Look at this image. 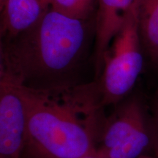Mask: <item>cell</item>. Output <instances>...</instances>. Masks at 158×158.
Returning <instances> with one entry per match:
<instances>
[{"label": "cell", "mask_w": 158, "mask_h": 158, "mask_svg": "<svg viewBox=\"0 0 158 158\" xmlns=\"http://www.w3.org/2000/svg\"><path fill=\"white\" fill-rule=\"evenodd\" d=\"M23 84L0 73V158H23L27 114Z\"/></svg>", "instance_id": "5b68a950"}, {"label": "cell", "mask_w": 158, "mask_h": 158, "mask_svg": "<svg viewBox=\"0 0 158 158\" xmlns=\"http://www.w3.org/2000/svg\"><path fill=\"white\" fill-rule=\"evenodd\" d=\"M142 48L135 0L105 58L99 82L102 106L118 104L133 87L143 66Z\"/></svg>", "instance_id": "3957f363"}, {"label": "cell", "mask_w": 158, "mask_h": 158, "mask_svg": "<svg viewBox=\"0 0 158 158\" xmlns=\"http://www.w3.org/2000/svg\"><path fill=\"white\" fill-rule=\"evenodd\" d=\"M98 0H51V8L79 20L93 19Z\"/></svg>", "instance_id": "9c48e42d"}, {"label": "cell", "mask_w": 158, "mask_h": 158, "mask_svg": "<svg viewBox=\"0 0 158 158\" xmlns=\"http://www.w3.org/2000/svg\"><path fill=\"white\" fill-rule=\"evenodd\" d=\"M154 138L143 106L130 99L106 118L95 150L106 158H147Z\"/></svg>", "instance_id": "277c9868"}, {"label": "cell", "mask_w": 158, "mask_h": 158, "mask_svg": "<svg viewBox=\"0 0 158 158\" xmlns=\"http://www.w3.org/2000/svg\"><path fill=\"white\" fill-rule=\"evenodd\" d=\"M157 129H158V127H157ZM157 135H155V136H157V137H156V139H157V141H156V142H157V154H158V130H157ZM158 158V157H157Z\"/></svg>", "instance_id": "7c38bea8"}, {"label": "cell", "mask_w": 158, "mask_h": 158, "mask_svg": "<svg viewBox=\"0 0 158 158\" xmlns=\"http://www.w3.org/2000/svg\"><path fill=\"white\" fill-rule=\"evenodd\" d=\"M27 130L23 158H81L96 149L106 118L99 83L23 84Z\"/></svg>", "instance_id": "6da1fadb"}, {"label": "cell", "mask_w": 158, "mask_h": 158, "mask_svg": "<svg viewBox=\"0 0 158 158\" xmlns=\"http://www.w3.org/2000/svg\"><path fill=\"white\" fill-rule=\"evenodd\" d=\"M135 0H98L96 10L94 64L97 76L102 73L110 44Z\"/></svg>", "instance_id": "8992f818"}, {"label": "cell", "mask_w": 158, "mask_h": 158, "mask_svg": "<svg viewBox=\"0 0 158 158\" xmlns=\"http://www.w3.org/2000/svg\"><path fill=\"white\" fill-rule=\"evenodd\" d=\"M81 158H106V157H105L104 156H102L100 155V154L97 152L96 150H94V151L89 153L88 155L83 156V157ZM147 158H150V157H147Z\"/></svg>", "instance_id": "30bf717a"}, {"label": "cell", "mask_w": 158, "mask_h": 158, "mask_svg": "<svg viewBox=\"0 0 158 158\" xmlns=\"http://www.w3.org/2000/svg\"><path fill=\"white\" fill-rule=\"evenodd\" d=\"M95 19L79 20L51 9L39 21L4 38L0 73L32 88L74 84L68 81L82 62Z\"/></svg>", "instance_id": "7a4b0ae2"}, {"label": "cell", "mask_w": 158, "mask_h": 158, "mask_svg": "<svg viewBox=\"0 0 158 158\" xmlns=\"http://www.w3.org/2000/svg\"><path fill=\"white\" fill-rule=\"evenodd\" d=\"M51 7V0H7L1 8V36L8 38L27 30Z\"/></svg>", "instance_id": "52a82bcc"}, {"label": "cell", "mask_w": 158, "mask_h": 158, "mask_svg": "<svg viewBox=\"0 0 158 158\" xmlns=\"http://www.w3.org/2000/svg\"><path fill=\"white\" fill-rule=\"evenodd\" d=\"M6 1H7V0H0V8H2V7H3V5H5Z\"/></svg>", "instance_id": "8fae6325"}, {"label": "cell", "mask_w": 158, "mask_h": 158, "mask_svg": "<svg viewBox=\"0 0 158 158\" xmlns=\"http://www.w3.org/2000/svg\"><path fill=\"white\" fill-rule=\"evenodd\" d=\"M138 19L143 48L158 62V0H138Z\"/></svg>", "instance_id": "ba28073f"}]
</instances>
